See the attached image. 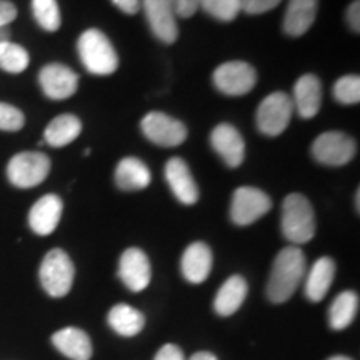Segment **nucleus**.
Masks as SVG:
<instances>
[{"mask_svg": "<svg viewBox=\"0 0 360 360\" xmlns=\"http://www.w3.org/2000/svg\"><path fill=\"white\" fill-rule=\"evenodd\" d=\"M307 272V260L299 247L282 249L274 260L267 282V297L272 304H283L295 294Z\"/></svg>", "mask_w": 360, "mask_h": 360, "instance_id": "nucleus-1", "label": "nucleus"}, {"mask_svg": "<svg viewBox=\"0 0 360 360\" xmlns=\"http://www.w3.org/2000/svg\"><path fill=\"white\" fill-rule=\"evenodd\" d=\"M282 233L295 247L307 244L315 236V214L302 193H290L282 202Z\"/></svg>", "mask_w": 360, "mask_h": 360, "instance_id": "nucleus-2", "label": "nucleus"}, {"mask_svg": "<svg viewBox=\"0 0 360 360\" xmlns=\"http://www.w3.org/2000/svg\"><path fill=\"white\" fill-rule=\"evenodd\" d=\"M77 52L92 75H110L119 67V57L109 37L97 29H89L79 37Z\"/></svg>", "mask_w": 360, "mask_h": 360, "instance_id": "nucleus-3", "label": "nucleus"}, {"mask_svg": "<svg viewBox=\"0 0 360 360\" xmlns=\"http://www.w3.org/2000/svg\"><path fill=\"white\" fill-rule=\"evenodd\" d=\"M40 283L51 297H65L72 289L75 277L74 264L62 249H52L45 255L39 270Z\"/></svg>", "mask_w": 360, "mask_h": 360, "instance_id": "nucleus-4", "label": "nucleus"}, {"mask_svg": "<svg viewBox=\"0 0 360 360\" xmlns=\"http://www.w3.org/2000/svg\"><path fill=\"white\" fill-rule=\"evenodd\" d=\"M51 172V159L42 152H20L7 165V177L19 188L37 187Z\"/></svg>", "mask_w": 360, "mask_h": 360, "instance_id": "nucleus-5", "label": "nucleus"}, {"mask_svg": "<svg viewBox=\"0 0 360 360\" xmlns=\"http://www.w3.org/2000/svg\"><path fill=\"white\" fill-rule=\"evenodd\" d=\"M292 114H294V103L287 94H270L260 102L257 109V115H255L257 129L269 137H276L289 127Z\"/></svg>", "mask_w": 360, "mask_h": 360, "instance_id": "nucleus-6", "label": "nucleus"}, {"mask_svg": "<svg viewBox=\"0 0 360 360\" xmlns=\"http://www.w3.org/2000/svg\"><path fill=\"white\" fill-rule=\"evenodd\" d=\"M357 146L354 139L342 132H326L319 135L312 143V155L319 164L340 167L355 157Z\"/></svg>", "mask_w": 360, "mask_h": 360, "instance_id": "nucleus-7", "label": "nucleus"}, {"mask_svg": "<svg viewBox=\"0 0 360 360\" xmlns=\"http://www.w3.org/2000/svg\"><path fill=\"white\" fill-rule=\"evenodd\" d=\"M272 209V200L264 191L255 187H238L233 192L231 219L237 225H250Z\"/></svg>", "mask_w": 360, "mask_h": 360, "instance_id": "nucleus-8", "label": "nucleus"}, {"mask_svg": "<svg viewBox=\"0 0 360 360\" xmlns=\"http://www.w3.org/2000/svg\"><path fill=\"white\" fill-rule=\"evenodd\" d=\"M214 84L217 90L227 96H245L257 84V72L247 62H225L215 69Z\"/></svg>", "mask_w": 360, "mask_h": 360, "instance_id": "nucleus-9", "label": "nucleus"}, {"mask_svg": "<svg viewBox=\"0 0 360 360\" xmlns=\"http://www.w3.org/2000/svg\"><path fill=\"white\" fill-rule=\"evenodd\" d=\"M142 132L152 143L160 147L182 146L187 139V127L180 120L162 112H150L142 119Z\"/></svg>", "mask_w": 360, "mask_h": 360, "instance_id": "nucleus-10", "label": "nucleus"}, {"mask_svg": "<svg viewBox=\"0 0 360 360\" xmlns=\"http://www.w3.org/2000/svg\"><path fill=\"white\" fill-rule=\"evenodd\" d=\"M119 277L129 290H146L152 278L150 260L146 252L137 247H130L125 250L119 260Z\"/></svg>", "mask_w": 360, "mask_h": 360, "instance_id": "nucleus-11", "label": "nucleus"}, {"mask_svg": "<svg viewBox=\"0 0 360 360\" xmlns=\"http://www.w3.org/2000/svg\"><path fill=\"white\" fill-rule=\"evenodd\" d=\"M39 84L51 101H65L77 92L79 75L67 65L49 64L40 70Z\"/></svg>", "mask_w": 360, "mask_h": 360, "instance_id": "nucleus-12", "label": "nucleus"}, {"mask_svg": "<svg viewBox=\"0 0 360 360\" xmlns=\"http://www.w3.org/2000/svg\"><path fill=\"white\" fill-rule=\"evenodd\" d=\"M142 6L152 34L160 42L174 44L179 37L177 15L167 0H142Z\"/></svg>", "mask_w": 360, "mask_h": 360, "instance_id": "nucleus-13", "label": "nucleus"}, {"mask_svg": "<svg viewBox=\"0 0 360 360\" xmlns=\"http://www.w3.org/2000/svg\"><path fill=\"white\" fill-rule=\"evenodd\" d=\"M210 146L231 169H237L245 159V142L231 124H220L210 134Z\"/></svg>", "mask_w": 360, "mask_h": 360, "instance_id": "nucleus-14", "label": "nucleus"}, {"mask_svg": "<svg viewBox=\"0 0 360 360\" xmlns=\"http://www.w3.org/2000/svg\"><path fill=\"white\" fill-rule=\"evenodd\" d=\"M62 199L56 193H47L35 202L29 212V225L37 236H51L62 217Z\"/></svg>", "mask_w": 360, "mask_h": 360, "instance_id": "nucleus-15", "label": "nucleus"}, {"mask_svg": "<svg viewBox=\"0 0 360 360\" xmlns=\"http://www.w3.org/2000/svg\"><path fill=\"white\" fill-rule=\"evenodd\" d=\"M165 179H167L174 195L184 205H193L199 200V188L192 177L191 169L182 159L174 157L165 164Z\"/></svg>", "mask_w": 360, "mask_h": 360, "instance_id": "nucleus-16", "label": "nucleus"}, {"mask_svg": "<svg viewBox=\"0 0 360 360\" xmlns=\"http://www.w3.org/2000/svg\"><path fill=\"white\" fill-rule=\"evenodd\" d=\"M294 110L302 119H312L322 105V84L315 75L305 74L294 85Z\"/></svg>", "mask_w": 360, "mask_h": 360, "instance_id": "nucleus-17", "label": "nucleus"}, {"mask_svg": "<svg viewBox=\"0 0 360 360\" xmlns=\"http://www.w3.org/2000/svg\"><path fill=\"white\" fill-rule=\"evenodd\" d=\"M184 277L192 283H202L212 270V250L204 242H193L186 249L180 262Z\"/></svg>", "mask_w": 360, "mask_h": 360, "instance_id": "nucleus-18", "label": "nucleus"}, {"mask_svg": "<svg viewBox=\"0 0 360 360\" xmlns=\"http://www.w3.org/2000/svg\"><path fill=\"white\" fill-rule=\"evenodd\" d=\"M52 344L58 352L70 360H90L92 342L90 337L77 327H65L52 335Z\"/></svg>", "mask_w": 360, "mask_h": 360, "instance_id": "nucleus-19", "label": "nucleus"}, {"mask_svg": "<svg viewBox=\"0 0 360 360\" xmlns=\"http://www.w3.org/2000/svg\"><path fill=\"white\" fill-rule=\"evenodd\" d=\"M319 0H289L285 17H283V32L290 37H300L312 27L317 17Z\"/></svg>", "mask_w": 360, "mask_h": 360, "instance_id": "nucleus-20", "label": "nucleus"}, {"mask_svg": "<svg viewBox=\"0 0 360 360\" xmlns=\"http://www.w3.org/2000/svg\"><path fill=\"white\" fill-rule=\"evenodd\" d=\"M335 277V262L330 257H321L309 270L305 278V295L310 302H321L330 289Z\"/></svg>", "mask_w": 360, "mask_h": 360, "instance_id": "nucleus-21", "label": "nucleus"}, {"mask_svg": "<svg viewBox=\"0 0 360 360\" xmlns=\"http://www.w3.org/2000/svg\"><path fill=\"white\" fill-rule=\"evenodd\" d=\"M150 170L142 160L135 159V157H125L115 169V184L120 191H141L150 184Z\"/></svg>", "mask_w": 360, "mask_h": 360, "instance_id": "nucleus-22", "label": "nucleus"}, {"mask_svg": "<svg viewBox=\"0 0 360 360\" xmlns=\"http://www.w3.org/2000/svg\"><path fill=\"white\" fill-rule=\"evenodd\" d=\"M247 297V282L244 277L232 276L222 283L214 300L215 312L222 317L236 314Z\"/></svg>", "mask_w": 360, "mask_h": 360, "instance_id": "nucleus-23", "label": "nucleus"}, {"mask_svg": "<svg viewBox=\"0 0 360 360\" xmlns=\"http://www.w3.org/2000/svg\"><path fill=\"white\" fill-rule=\"evenodd\" d=\"M80 132H82V122H80L79 117L62 114L47 125L44 132V141L51 147H65L70 142H74Z\"/></svg>", "mask_w": 360, "mask_h": 360, "instance_id": "nucleus-24", "label": "nucleus"}, {"mask_svg": "<svg viewBox=\"0 0 360 360\" xmlns=\"http://www.w3.org/2000/svg\"><path fill=\"white\" fill-rule=\"evenodd\" d=\"M107 321H109L112 330L122 337L137 335L143 328V323H146V319H143V314L141 310L134 309L132 305L127 304L114 305L110 309Z\"/></svg>", "mask_w": 360, "mask_h": 360, "instance_id": "nucleus-25", "label": "nucleus"}, {"mask_svg": "<svg viewBox=\"0 0 360 360\" xmlns=\"http://www.w3.org/2000/svg\"><path fill=\"white\" fill-rule=\"evenodd\" d=\"M359 312V295L352 290H345L334 299L328 310V323L334 330H344L354 322Z\"/></svg>", "mask_w": 360, "mask_h": 360, "instance_id": "nucleus-26", "label": "nucleus"}, {"mask_svg": "<svg viewBox=\"0 0 360 360\" xmlns=\"http://www.w3.org/2000/svg\"><path fill=\"white\" fill-rule=\"evenodd\" d=\"M30 57L29 52L19 44H13L11 40L0 44V69L8 74H20L29 67Z\"/></svg>", "mask_w": 360, "mask_h": 360, "instance_id": "nucleus-27", "label": "nucleus"}, {"mask_svg": "<svg viewBox=\"0 0 360 360\" xmlns=\"http://www.w3.org/2000/svg\"><path fill=\"white\" fill-rule=\"evenodd\" d=\"M32 12L37 24L47 32H57L62 25L57 0H32Z\"/></svg>", "mask_w": 360, "mask_h": 360, "instance_id": "nucleus-28", "label": "nucleus"}, {"mask_svg": "<svg viewBox=\"0 0 360 360\" xmlns=\"http://www.w3.org/2000/svg\"><path fill=\"white\" fill-rule=\"evenodd\" d=\"M197 6L220 22H231L242 11L238 0H197Z\"/></svg>", "mask_w": 360, "mask_h": 360, "instance_id": "nucleus-29", "label": "nucleus"}, {"mask_svg": "<svg viewBox=\"0 0 360 360\" xmlns=\"http://www.w3.org/2000/svg\"><path fill=\"white\" fill-rule=\"evenodd\" d=\"M334 97L339 103L354 105L360 101V77L359 75H345L334 85Z\"/></svg>", "mask_w": 360, "mask_h": 360, "instance_id": "nucleus-30", "label": "nucleus"}, {"mask_svg": "<svg viewBox=\"0 0 360 360\" xmlns=\"http://www.w3.org/2000/svg\"><path fill=\"white\" fill-rule=\"evenodd\" d=\"M25 117L22 110L17 107L11 105V103L0 102V130L6 132H17L24 127Z\"/></svg>", "mask_w": 360, "mask_h": 360, "instance_id": "nucleus-31", "label": "nucleus"}, {"mask_svg": "<svg viewBox=\"0 0 360 360\" xmlns=\"http://www.w3.org/2000/svg\"><path fill=\"white\" fill-rule=\"evenodd\" d=\"M240 2V8L250 15H257V13H264L276 8L282 0H238Z\"/></svg>", "mask_w": 360, "mask_h": 360, "instance_id": "nucleus-32", "label": "nucleus"}, {"mask_svg": "<svg viewBox=\"0 0 360 360\" xmlns=\"http://www.w3.org/2000/svg\"><path fill=\"white\" fill-rule=\"evenodd\" d=\"M170 7L174 8L175 15L180 17V19H188L193 13L199 11V6H197V0H167Z\"/></svg>", "mask_w": 360, "mask_h": 360, "instance_id": "nucleus-33", "label": "nucleus"}, {"mask_svg": "<svg viewBox=\"0 0 360 360\" xmlns=\"http://www.w3.org/2000/svg\"><path fill=\"white\" fill-rule=\"evenodd\" d=\"M17 7L11 0H0V29H7L11 22L15 20Z\"/></svg>", "mask_w": 360, "mask_h": 360, "instance_id": "nucleus-34", "label": "nucleus"}, {"mask_svg": "<svg viewBox=\"0 0 360 360\" xmlns=\"http://www.w3.org/2000/svg\"><path fill=\"white\" fill-rule=\"evenodd\" d=\"M154 360H186V357H184V352L177 347V345L165 344L162 345L159 352L155 354Z\"/></svg>", "mask_w": 360, "mask_h": 360, "instance_id": "nucleus-35", "label": "nucleus"}, {"mask_svg": "<svg viewBox=\"0 0 360 360\" xmlns=\"http://www.w3.org/2000/svg\"><path fill=\"white\" fill-rule=\"evenodd\" d=\"M347 22L354 32H360V2L359 0H354V2L349 6Z\"/></svg>", "mask_w": 360, "mask_h": 360, "instance_id": "nucleus-36", "label": "nucleus"}, {"mask_svg": "<svg viewBox=\"0 0 360 360\" xmlns=\"http://www.w3.org/2000/svg\"><path fill=\"white\" fill-rule=\"evenodd\" d=\"M112 4L122 11L124 13H129V15H134L141 11V0H112Z\"/></svg>", "mask_w": 360, "mask_h": 360, "instance_id": "nucleus-37", "label": "nucleus"}, {"mask_svg": "<svg viewBox=\"0 0 360 360\" xmlns=\"http://www.w3.org/2000/svg\"><path fill=\"white\" fill-rule=\"evenodd\" d=\"M188 360H217V357L210 352H197V354H193Z\"/></svg>", "mask_w": 360, "mask_h": 360, "instance_id": "nucleus-38", "label": "nucleus"}, {"mask_svg": "<svg viewBox=\"0 0 360 360\" xmlns=\"http://www.w3.org/2000/svg\"><path fill=\"white\" fill-rule=\"evenodd\" d=\"M11 40V30L8 29H0V44Z\"/></svg>", "mask_w": 360, "mask_h": 360, "instance_id": "nucleus-39", "label": "nucleus"}, {"mask_svg": "<svg viewBox=\"0 0 360 360\" xmlns=\"http://www.w3.org/2000/svg\"><path fill=\"white\" fill-rule=\"evenodd\" d=\"M328 360H352V359L345 357V355H334V357H330Z\"/></svg>", "mask_w": 360, "mask_h": 360, "instance_id": "nucleus-40", "label": "nucleus"}, {"mask_svg": "<svg viewBox=\"0 0 360 360\" xmlns=\"http://www.w3.org/2000/svg\"><path fill=\"white\" fill-rule=\"evenodd\" d=\"M355 207H357V212H359V207H360V191H357V193H355Z\"/></svg>", "mask_w": 360, "mask_h": 360, "instance_id": "nucleus-41", "label": "nucleus"}]
</instances>
